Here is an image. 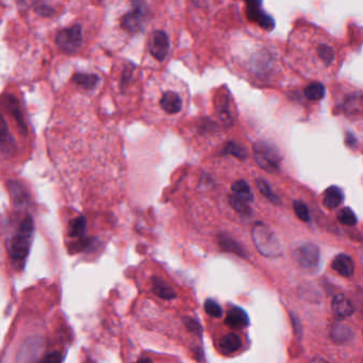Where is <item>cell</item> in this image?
Listing matches in <instances>:
<instances>
[{"instance_id": "9c48e42d", "label": "cell", "mask_w": 363, "mask_h": 363, "mask_svg": "<svg viewBox=\"0 0 363 363\" xmlns=\"http://www.w3.org/2000/svg\"><path fill=\"white\" fill-rule=\"evenodd\" d=\"M0 150L6 156H10L16 152V140L10 133L7 122L1 114H0Z\"/></svg>"}, {"instance_id": "277c9868", "label": "cell", "mask_w": 363, "mask_h": 363, "mask_svg": "<svg viewBox=\"0 0 363 363\" xmlns=\"http://www.w3.org/2000/svg\"><path fill=\"white\" fill-rule=\"evenodd\" d=\"M295 259L306 271H318L320 265V250L315 244L306 243L295 250Z\"/></svg>"}, {"instance_id": "d6a6232c", "label": "cell", "mask_w": 363, "mask_h": 363, "mask_svg": "<svg viewBox=\"0 0 363 363\" xmlns=\"http://www.w3.org/2000/svg\"><path fill=\"white\" fill-rule=\"evenodd\" d=\"M63 356L61 352H50V354H46L42 360L39 361V363H62Z\"/></svg>"}, {"instance_id": "83f0119b", "label": "cell", "mask_w": 363, "mask_h": 363, "mask_svg": "<svg viewBox=\"0 0 363 363\" xmlns=\"http://www.w3.org/2000/svg\"><path fill=\"white\" fill-rule=\"evenodd\" d=\"M337 220H339L341 224L345 225V226H354L357 222H358L356 214L348 207L340 210L339 213H337Z\"/></svg>"}, {"instance_id": "3957f363", "label": "cell", "mask_w": 363, "mask_h": 363, "mask_svg": "<svg viewBox=\"0 0 363 363\" xmlns=\"http://www.w3.org/2000/svg\"><path fill=\"white\" fill-rule=\"evenodd\" d=\"M252 150H254L255 160L261 169L269 173L279 171L282 157L279 150L275 145L265 141H259L255 143Z\"/></svg>"}, {"instance_id": "1f68e13d", "label": "cell", "mask_w": 363, "mask_h": 363, "mask_svg": "<svg viewBox=\"0 0 363 363\" xmlns=\"http://www.w3.org/2000/svg\"><path fill=\"white\" fill-rule=\"evenodd\" d=\"M184 324L186 325V328L193 333H197V335H201V327L199 325V323L197 322L196 320L192 318H184Z\"/></svg>"}, {"instance_id": "6da1fadb", "label": "cell", "mask_w": 363, "mask_h": 363, "mask_svg": "<svg viewBox=\"0 0 363 363\" xmlns=\"http://www.w3.org/2000/svg\"><path fill=\"white\" fill-rule=\"evenodd\" d=\"M33 235H35V224H33V218L26 216L21 223L9 246V256L12 265L18 271H22L26 265L27 258L33 245Z\"/></svg>"}, {"instance_id": "836d02e7", "label": "cell", "mask_w": 363, "mask_h": 363, "mask_svg": "<svg viewBox=\"0 0 363 363\" xmlns=\"http://www.w3.org/2000/svg\"><path fill=\"white\" fill-rule=\"evenodd\" d=\"M345 143L348 147H357V145H358V141H357V138L354 137V133H350V131H347V133H345Z\"/></svg>"}, {"instance_id": "cb8c5ba5", "label": "cell", "mask_w": 363, "mask_h": 363, "mask_svg": "<svg viewBox=\"0 0 363 363\" xmlns=\"http://www.w3.org/2000/svg\"><path fill=\"white\" fill-rule=\"evenodd\" d=\"M74 82L78 86H82V88L86 89V90H91V89H94L96 84H99V78L96 75L78 73L74 76Z\"/></svg>"}, {"instance_id": "f1b7e54d", "label": "cell", "mask_w": 363, "mask_h": 363, "mask_svg": "<svg viewBox=\"0 0 363 363\" xmlns=\"http://www.w3.org/2000/svg\"><path fill=\"white\" fill-rule=\"evenodd\" d=\"M293 209H294L295 214H296L299 220L306 223H309L311 220L309 209H308L307 205L303 201H293Z\"/></svg>"}, {"instance_id": "d6986e66", "label": "cell", "mask_w": 363, "mask_h": 363, "mask_svg": "<svg viewBox=\"0 0 363 363\" xmlns=\"http://www.w3.org/2000/svg\"><path fill=\"white\" fill-rule=\"evenodd\" d=\"M330 337L335 343L342 344L352 340L354 337V333H352L350 327L343 324H337L333 325L330 331Z\"/></svg>"}, {"instance_id": "4316f807", "label": "cell", "mask_w": 363, "mask_h": 363, "mask_svg": "<svg viewBox=\"0 0 363 363\" xmlns=\"http://www.w3.org/2000/svg\"><path fill=\"white\" fill-rule=\"evenodd\" d=\"M229 203H230L231 207H233L238 213L241 214L242 216H252V208L247 205L246 201L238 199L235 195L229 197Z\"/></svg>"}, {"instance_id": "d4e9b609", "label": "cell", "mask_w": 363, "mask_h": 363, "mask_svg": "<svg viewBox=\"0 0 363 363\" xmlns=\"http://www.w3.org/2000/svg\"><path fill=\"white\" fill-rule=\"evenodd\" d=\"M223 152L226 155H233V156L240 159V160H245L247 158V150H246L244 146L237 143V142H229V143H227Z\"/></svg>"}, {"instance_id": "d590c367", "label": "cell", "mask_w": 363, "mask_h": 363, "mask_svg": "<svg viewBox=\"0 0 363 363\" xmlns=\"http://www.w3.org/2000/svg\"><path fill=\"white\" fill-rule=\"evenodd\" d=\"M135 363H152V360L148 358H142L140 360H138Z\"/></svg>"}, {"instance_id": "ac0fdd59", "label": "cell", "mask_w": 363, "mask_h": 363, "mask_svg": "<svg viewBox=\"0 0 363 363\" xmlns=\"http://www.w3.org/2000/svg\"><path fill=\"white\" fill-rule=\"evenodd\" d=\"M231 190L238 199H242L246 203L254 201V195H252V190H250V184L245 180H237V182H233Z\"/></svg>"}, {"instance_id": "f546056e", "label": "cell", "mask_w": 363, "mask_h": 363, "mask_svg": "<svg viewBox=\"0 0 363 363\" xmlns=\"http://www.w3.org/2000/svg\"><path fill=\"white\" fill-rule=\"evenodd\" d=\"M205 311L212 318H220L223 315V309L213 299H207L205 303Z\"/></svg>"}, {"instance_id": "52a82bcc", "label": "cell", "mask_w": 363, "mask_h": 363, "mask_svg": "<svg viewBox=\"0 0 363 363\" xmlns=\"http://www.w3.org/2000/svg\"><path fill=\"white\" fill-rule=\"evenodd\" d=\"M146 20V10L143 4H135V8L122 18V27L130 33H137L143 28Z\"/></svg>"}, {"instance_id": "484cf974", "label": "cell", "mask_w": 363, "mask_h": 363, "mask_svg": "<svg viewBox=\"0 0 363 363\" xmlns=\"http://www.w3.org/2000/svg\"><path fill=\"white\" fill-rule=\"evenodd\" d=\"M257 188H258L259 192L269 199V201L274 203H278L280 201L279 197L273 192L269 184L265 182L264 179H258L256 182Z\"/></svg>"}, {"instance_id": "2e32d148", "label": "cell", "mask_w": 363, "mask_h": 363, "mask_svg": "<svg viewBox=\"0 0 363 363\" xmlns=\"http://www.w3.org/2000/svg\"><path fill=\"white\" fill-rule=\"evenodd\" d=\"M218 244L225 252H233V254L238 255L240 257L246 256L244 248L227 233H220L218 235Z\"/></svg>"}, {"instance_id": "44dd1931", "label": "cell", "mask_w": 363, "mask_h": 363, "mask_svg": "<svg viewBox=\"0 0 363 363\" xmlns=\"http://www.w3.org/2000/svg\"><path fill=\"white\" fill-rule=\"evenodd\" d=\"M6 105H7L8 110L11 112L12 116L16 118L18 125L23 130L26 131V124H25L24 118H23L22 110L20 108V104H18V99L16 97L9 95L7 101H6Z\"/></svg>"}, {"instance_id": "4dcf8cb0", "label": "cell", "mask_w": 363, "mask_h": 363, "mask_svg": "<svg viewBox=\"0 0 363 363\" xmlns=\"http://www.w3.org/2000/svg\"><path fill=\"white\" fill-rule=\"evenodd\" d=\"M218 103L220 104H216V105H218V112H220V118H223V121L230 120L231 116L228 110V99H227V97H223V101H220V99H218Z\"/></svg>"}, {"instance_id": "5b68a950", "label": "cell", "mask_w": 363, "mask_h": 363, "mask_svg": "<svg viewBox=\"0 0 363 363\" xmlns=\"http://www.w3.org/2000/svg\"><path fill=\"white\" fill-rule=\"evenodd\" d=\"M57 44L62 52L74 54L82 44V29L80 25L61 30L57 35Z\"/></svg>"}, {"instance_id": "ba28073f", "label": "cell", "mask_w": 363, "mask_h": 363, "mask_svg": "<svg viewBox=\"0 0 363 363\" xmlns=\"http://www.w3.org/2000/svg\"><path fill=\"white\" fill-rule=\"evenodd\" d=\"M169 50V37L162 30H157L152 33L150 39V52L156 60H165Z\"/></svg>"}, {"instance_id": "5bb4252c", "label": "cell", "mask_w": 363, "mask_h": 363, "mask_svg": "<svg viewBox=\"0 0 363 363\" xmlns=\"http://www.w3.org/2000/svg\"><path fill=\"white\" fill-rule=\"evenodd\" d=\"M344 201V192L340 186H331L325 191L323 203L327 209H335Z\"/></svg>"}, {"instance_id": "8fae6325", "label": "cell", "mask_w": 363, "mask_h": 363, "mask_svg": "<svg viewBox=\"0 0 363 363\" xmlns=\"http://www.w3.org/2000/svg\"><path fill=\"white\" fill-rule=\"evenodd\" d=\"M333 311L337 320H344L354 313V307L347 297L337 294L333 299Z\"/></svg>"}, {"instance_id": "603a6c76", "label": "cell", "mask_w": 363, "mask_h": 363, "mask_svg": "<svg viewBox=\"0 0 363 363\" xmlns=\"http://www.w3.org/2000/svg\"><path fill=\"white\" fill-rule=\"evenodd\" d=\"M318 58L320 59L325 67H330L335 59V52L333 48L328 44L322 43L318 45Z\"/></svg>"}, {"instance_id": "e575fe53", "label": "cell", "mask_w": 363, "mask_h": 363, "mask_svg": "<svg viewBox=\"0 0 363 363\" xmlns=\"http://www.w3.org/2000/svg\"><path fill=\"white\" fill-rule=\"evenodd\" d=\"M310 363H328L327 361H325L324 359L315 358L311 361Z\"/></svg>"}, {"instance_id": "9a60e30c", "label": "cell", "mask_w": 363, "mask_h": 363, "mask_svg": "<svg viewBox=\"0 0 363 363\" xmlns=\"http://www.w3.org/2000/svg\"><path fill=\"white\" fill-rule=\"evenodd\" d=\"M218 347L223 354H229L238 352L242 347L241 337L235 333H228L220 340Z\"/></svg>"}, {"instance_id": "30bf717a", "label": "cell", "mask_w": 363, "mask_h": 363, "mask_svg": "<svg viewBox=\"0 0 363 363\" xmlns=\"http://www.w3.org/2000/svg\"><path fill=\"white\" fill-rule=\"evenodd\" d=\"M160 107L167 114H176L182 111L184 101L182 96L174 91H167L160 99Z\"/></svg>"}, {"instance_id": "e0dca14e", "label": "cell", "mask_w": 363, "mask_h": 363, "mask_svg": "<svg viewBox=\"0 0 363 363\" xmlns=\"http://www.w3.org/2000/svg\"><path fill=\"white\" fill-rule=\"evenodd\" d=\"M152 290H154L155 294L157 296L162 299H167V301L175 298L176 297L174 289L167 282H165L164 280L159 277H155L154 280H152Z\"/></svg>"}, {"instance_id": "4fadbf2b", "label": "cell", "mask_w": 363, "mask_h": 363, "mask_svg": "<svg viewBox=\"0 0 363 363\" xmlns=\"http://www.w3.org/2000/svg\"><path fill=\"white\" fill-rule=\"evenodd\" d=\"M333 269L343 277H350L354 275V264L352 259L345 254H340L333 259Z\"/></svg>"}, {"instance_id": "ffe728a7", "label": "cell", "mask_w": 363, "mask_h": 363, "mask_svg": "<svg viewBox=\"0 0 363 363\" xmlns=\"http://www.w3.org/2000/svg\"><path fill=\"white\" fill-rule=\"evenodd\" d=\"M326 89L320 82H312L305 89V96L308 101H318L324 99Z\"/></svg>"}, {"instance_id": "7c38bea8", "label": "cell", "mask_w": 363, "mask_h": 363, "mask_svg": "<svg viewBox=\"0 0 363 363\" xmlns=\"http://www.w3.org/2000/svg\"><path fill=\"white\" fill-rule=\"evenodd\" d=\"M225 324L230 328H244L250 324V318H248L245 310L240 307H235L227 314Z\"/></svg>"}, {"instance_id": "7402d4cb", "label": "cell", "mask_w": 363, "mask_h": 363, "mask_svg": "<svg viewBox=\"0 0 363 363\" xmlns=\"http://www.w3.org/2000/svg\"><path fill=\"white\" fill-rule=\"evenodd\" d=\"M86 218L84 216H78V218H74L71 220L69 226V235L71 238H79L84 237V233H86Z\"/></svg>"}, {"instance_id": "8992f818", "label": "cell", "mask_w": 363, "mask_h": 363, "mask_svg": "<svg viewBox=\"0 0 363 363\" xmlns=\"http://www.w3.org/2000/svg\"><path fill=\"white\" fill-rule=\"evenodd\" d=\"M246 16L250 22L256 23L265 31H272L275 28V20L264 11L261 1H250L246 4Z\"/></svg>"}, {"instance_id": "7a4b0ae2", "label": "cell", "mask_w": 363, "mask_h": 363, "mask_svg": "<svg viewBox=\"0 0 363 363\" xmlns=\"http://www.w3.org/2000/svg\"><path fill=\"white\" fill-rule=\"evenodd\" d=\"M252 241L257 250L264 257L275 258L282 254V246L275 233L263 223L258 222L252 226Z\"/></svg>"}]
</instances>
